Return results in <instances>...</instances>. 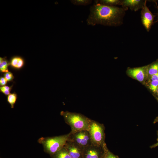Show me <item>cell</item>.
Here are the masks:
<instances>
[{"label":"cell","mask_w":158,"mask_h":158,"mask_svg":"<svg viewBox=\"0 0 158 158\" xmlns=\"http://www.w3.org/2000/svg\"><path fill=\"white\" fill-rule=\"evenodd\" d=\"M128 8L117 6H109L94 3L90 8V13L87 19L88 25H96L116 27L123 23L126 11Z\"/></svg>","instance_id":"obj_1"},{"label":"cell","mask_w":158,"mask_h":158,"mask_svg":"<svg viewBox=\"0 0 158 158\" xmlns=\"http://www.w3.org/2000/svg\"><path fill=\"white\" fill-rule=\"evenodd\" d=\"M60 115L63 117L66 123L70 126L71 131L89 130L91 119L87 117L80 113L67 111H61Z\"/></svg>","instance_id":"obj_2"},{"label":"cell","mask_w":158,"mask_h":158,"mask_svg":"<svg viewBox=\"0 0 158 158\" xmlns=\"http://www.w3.org/2000/svg\"><path fill=\"white\" fill-rule=\"evenodd\" d=\"M70 135V133L57 136L41 137L37 141L43 146L44 151L52 156L64 147Z\"/></svg>","instance_id":"obj_3"},{"label":"cell","mask_w":158,"mask_h":158,"mask_svg":"<svg viewBox=\"0 0 158 158\" xmlns=\"http://www.w3.org/2000/svg\"><path fill=\"white\" fill-rule=\"evenodd\" d=\"M105 127L103 124L91 120L88 130L92 144L103 147L105 142Z\"/></svg>","instance_id":"obj_4"},{"label":"cell","mask_w":158,"mask_h":158,"mask_svg":"<svg viewBox=\"0 0 158 158\" xmlns=\"http://www.w3.org/2000/svg\"><path fill=\"white\" fill-rule=\"evenodd\" d=\"M70 133L68 139L75 142L84 149L92 144L88 130H82L71 131Z\"/></svg>","instance_id":"obj_5"},{"label":"cell","mask_w":158,"mask_h":158,"mask_svg":"<svg viewBox=\"0 0 158 158\" xmlns=\"http://www.w3.org/2000/svg\"><path fill=\"white\" fill-rule=\"evenodd\" d=\"M104 146L102 147L92 144L86 147L84 149L82 158H103Z\"/></svg>","instance_id":"obj_6"},{"label":"cell","mask_w":158,"mask_h":158,"mask_svg":"<svg viewBox=\"0 0 158 158\" xmlns=\"http://www.w3.org/2000/svg\"><path fill=\"white\" fill-rule=\"evenodd\" d=\"M147 1L141 9V18L142 24L147 32H149L153 25L156 15L153 14L146 5Z\"/></svg>","instance_id":"obj_7"},{"label":"cell","mask_w":158,"mask_h":158,"mask_svg":"<svg viewBox=\"0 0 158 158\" xmlns=\"http://www.w3.org/2000/svg\"><path fill=\"white\" fill-rule=\"evenodd\" d=\"M149 65L137 68H128L127 71L128 75L137 80L142 82L146 79L148 76Z\"/></svg>","instance_id":"obj_8"},{"label":"cell","mask_w":158,"mask_h":158,"mask_svg":"<svg viewBox=\"0 0 158 158\" xmlns=\"http://www.w3.org/2000/svg\"><path fill=\"white\" fill-rule=\"evenodd\" d=\"M64 147L71 158H82L84 149L75 142L68 139Z\"/></svg>","instance_id":"obj_9"},{"label":"cell","mask_w":158,"mask_h":158,"mask_svg":"<svg viewBox=\"0 0 158 158\" xmlns=\"http://www.w3.org/2000/svg\"><path fill=\"white\" fill-rule=\"evenodd\" d=\"M122 7L129 8L131 11H136L143 7L147 0H122Z\"/></svg>","instance_id":"obj_10"},{"label":"cell","mask_w":158,"mask_h":158,"mask_svg":"<svg viewBox=\"0 0 158 158\" xmlns=\"http://www.w3.org/2000/svg\"><path fill=\"white\" fill-rule=\"evenodd\" d=\"M9 63L10 65L13 68L20 69L23 66L24 61L22 58L20 56H15L11 59Z\"/></svg>","instance_id":"obj_11"},{"label":"cell","mask_w":158,"mask_h":158,"mask_svg":"<svg viewBox=\"0 0 158 158\" xmlns=\"http://www.w3.org/2000/svg\"><path fill=\"white\" fill-rule=\"evenodd\" d=\"M95 3L113 6L121 5V0H97L95 1Z\"/></svg>","instance_id":"obj_12"},{"label":"cell","mask_w":158,"mask_h":158,"mask_svg":"<svg viewBox=\"0 0 158 158\" xmlns=\"http://www.w3.org/2000/svg\"><path fill=\"white\" fill-rule=\"evenodd\" d=\"M51 156L53 158H71L64 147Z\"/></svg>","instance_id":"obj_13"},{"label":"cell","mask_w":158,"mask_h":158,"mask_svg":"<svg viewBox=\"0 0 158 158\" xmlns=\"http://www.w3.org/2000/svg\"><path fill=\"white\" fill-rule=\"evenodd\" d=\"M158 73V60L149 65L148 75L150 77Z\"/></svg>","instance_id":"obj_14"},{"label":"cell","mask_w":158,"mask_h":158,"mask_svg":"<svg viewBox=\"0 0 158 158\" xmlns=\"http://www.w3.org/2000/svg\"><path fill=\"white\" fill-rule=\"evenodd\" d=\"M10 65L9 62L5 57L0 58V70L2 72L6 73L8 72V66Z\"/></svg>","instance_id":"obj_15"},{"label":"cell","mask_w":158,"mask_h":158,"mask_svg":"<svg viewBox=\"0 0 158 158\" xmlns=\"http://www.w3.org/2000/svg\"><path fill=\"white\" fill-rule=\"evenodd\" d=\"M71 3L77 6H86L90 4L92 2V0H71Z\"/></svg>","instance_id":"obj_16"},{"label":"cell","mask_w":158,"mask_h":158,"mask_svg":"<svg viewBox=\"0 0 158 158\" xmlns=\"http://www.w3.org/2000/svg\"><path fill=\"white\" fill-rule=\"evenodd\" d=\"M17 99V95L15 93H11L8 96L7 101L10 104L11 107L12 108L14 107Z\"/></svg>","instance_id":"obj_17"},{"label":"cell","mask_w":158,"mask_h":158,"mask_svg":"<svg viewBox=\"0 0 158 158\" xmlns=\"http://www.w3.org/2000/svg\"><path fill=\"white\" fill-rule=\"evenodd\" d=\"M104 153L103 158H119L118 156L114 154L109 150L106 144L104 146Z\"/></svg>","instance_id":"obj_18"},{"label":"cell","mask_w":158,"mask_h":158,"mask_svg":"<svg viewBox=\"0 0 158 158\" xmlns=\"http://www.w3.org/2000/svg\"><path fill=\"white\" fill-rule=\"evenodd\" d=\"M13 86H9L7 85L0 86V91L6 95H8L10 93V92Z\"/></svg>","instance_id":"obj_19"},{"label":"cell","mask_w":158,"mask_h":158,"mask_svg":"<svg viewBox=\"0 0 158 158\" xmlns=\"http://www.w3.org/2000/svg\"><path fill=\"white\" fill-rule=\"evenodd\" d=\"M150 89L154 93H156L158 88V81H151L149 86Z\"/></svg>","instance_id":"obj_20"},{"label":"cell","mask_w":158,"mask_h":158,"mask_svg":"<svg viewBox=\"0 0 158 158\" xmlns=\"http://www.w3.org/2000/svg\"><path fill=\"white\" fill-rule=\"evenodd\" d=\"M4 76L7 81H12L14 78L13 73L9 71L5 73L4 75Z\"/></svg>","instance_id":"obj_21"},{"label":"cell","mask_w":158,"mask_h":158,"mask_svg":"<svg viewBox=\"0 0 158 158\" xmlns=\"http://www.w3.org/2000/svg\"><path fill=\"white\" fill-rule=\"evenodd\" d=\"M7 81L4 77H1L0 78V85L1 86L6 85Z\"/></svg>","instance_id":"obj_22"},{"label":"cell","mask_w":158,"mask_h":158,"mask_svg":"<svg viewBox=\"0 0 158 158\" xmlns=\"http://www.w3.org/2000/svg\"><path fill=\"white\" fill-rule=\"evenodd\" d=\"M151 81H158V73L150 77Z\"/></svg>","instance_id":"obj_23"},{"label":"cell","mask_w":158,"mask_h":158,"mask_svg":"<svg viewBox=\"0 0 158 158\" xmlns=\"http://www.w3.org/2000/svg\"><path fill=\"white\" fill-rule=\"evenodd\" d=\"M157 142L150 146V147L151 148H155L156 147H158V131H157Z\"/></svg>","instance_id":"obj_24"},{"label":"cell","mask_w":158,"mask_h":158,"mask_svg":"<svg viewBox=\"0 0 158 158\" xmlns=\"http://www.w3.org/2000/svg\"><path fill=\"white\" fill-rule=\"evenodd\" d=\"M158 122V116L156 117L153 121V123L154 124Z\"/></svg>","instance_id":"obj_25"},{"label":"cell","mask_w":158,"mask_h":158,"mask_svg":"<svg viewBox=\"0 0 158 158\" xmlns=\"http://www.w3.org/2000/svg\"><path fill=\"white\" fill-rule=\"evenodd\" d=\"M156 6L157 7V8L158 9V7L157 6V3L156 2ZM157 15H158V13H157Z\"/></svg>","instance_id":"obj_26"},{"label":"cell","mask_w":158,"mask_h":158,"mask_svg":"<svg viewBox=\"0 0 158 158\" xmlns=\"http://www.w3.org/2000/svg\"><path fill=\"white\" fill-rule=\"evenodd\" d=\"M156 93H157V95H158V89H157V92H156Z\"/></svg>","instance_id":"obj_27"},{"label":"cell","mask_w":158,"mask_h":158,"mask_svg":"<svg viewBox=\"0 0 158 158\" xmlns=\"http://www.w3.org/2000/svg\"><path fill=\"white\" fill-rule=\"evenodd\" d=\"M156 98H157V101H158V97Z\"/></svg>","instance_id":"obj_28"}]
</instances>
